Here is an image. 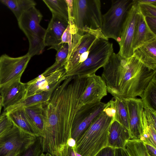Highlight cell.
Masks as SVG:
<instances>
[{
  "label": "cell",
  "instance_id": "obj_1",
  "mask_svg": "<svg viewBox=\"0 0 156 156\" xmlns=\"http://www.w3.org/2000/svg\"><path fill=\"white\" fill-rule=\"evenodd\" d=\"M88 76H67L43 103L44 122L40 137L41 153L52 156H67L68 139L79 108Z\"/></svg>",
  "mask_w": 156,
  "mask_h": 156
},
{
  "label": "cell",
  "instance_id": "obj_38",
  "mask_svg": "<svg viewBox=\"0 0 156 156\" xmlns=\"http://www.w3.org/2000/svg\"><path fill=\"white\" fill-rule=\"evenodd\" d=\"M144 144L150 155L151 156H156V147L150 144Z\"/></svg>",
  "mask_w": 156,
  "mask_h": 156
},
{
  "label": "cell",
  "instance_id": "obj_23",
  "mask_svg": "<svg viewBox=\"0 0 156 156\" xmlns=\"http://www.w3.org/2000/svg\"><path fill=\"white\" fill-rule=\"evenodd\" d=\"M0 2L11 10L17 20L23 13L36 5L33 0H0Z\"/></svg>",
  "mask_w": 156,
  "mask_h": 156
},
{
  "label": "cell",
  "instance_id": "obj_29",
  "mask_svg": "<svg viewBox=\"0 0 156 156\" xmlns=\"http://www.w3.org/2000/svg\"><path fill=\"white\" fill-rule=\"evenodd\" d=\"M125 149L129 156H151L144 143L140 139H130L126 143Z\"/></svg>",
  "mask_w": 156,
  "mask_h": 156
},
{
  "label": "cell",
  "instance_id": "obj_25",
  "mask_svg": "<svg viewBox=\"0 0 156 156\" xmlns=\"http://www.w3.org/2000/svg\"><path fill=\"white\" fill-rule=\"evenodd\" d=\"M141 98L144 108L156 111V75L150 81Z\"/></svg>",
  "mask_w": 156,
  "mask_h": 156
},
{
  "label": "cell",
  "instance_id": "obj_18",
  "mask_svg": "<svg viewBox=\"0 0 156 156\" xmlns=\"http://www.w3.org/2000/svg\"><path fill=\"white\" fill-rule=\"evenodd\" d=\"M131 138L129 131L118 122L114 121L109 129L107 146L125 148L126 143Z\"/></svg>",
  "mask_w": 156,
  "mask_h": 156
},
{
  "label": "cell",
  "instance_id": "obj_44",
  "mask_svg": "<svg viewBox=\"0 0 156 156\" xmlns=\"http://www.w3.org/2000/svg\"></svg>",
  "mask_w": 156,
  "mask_h": 156
},
{
  "label": "cell",
  "instance_id": "obj_6",
  "mask_svg": "<svg viewBox=\"0 0 156 156\" xmlns=\"http://www.w3.org/2000/svg\"><path fill=\"white\" fill-rule=\"evenodd\" d=\"M113 52V45L108 39L98 37L89 50L87 59L66 73L67 76H89L103 67Z\"/></svg>",
  "mask_w": 156,
  "mask_h": 156
},
{
  "label": "cell",
  "instance_id": "obj_37",
  "mask_svg": "<svg viewBox=\"0 0 156 156\" xmlns=\"http://www.w3.org/2000/svg\"><path fill=\"white\" fill-rule=\"evenodd\" d=\"M114 156H129L125 148H115Z\"/></svg>",
  "mask_w": 156,
  "mask_h": 156
},
{
  "label": "cell",
  "instance_id": "obj_28",
  "mask_svg": "<svg viewBox=\"0 0 156 156\" xmlns=\"http://www.w3.org/2000/svg\"><path fill=\"white\" fill-rule=\"evenodd\" d=\"M113 98L116 112L113 121L118 122L129 130L128 113L124 100L115 97Z\"/></svg>",
  "mask_w": 156,
  "mask_h": 156
},
{
  "label": "cell",
  "instance_id": "obj_26",
  "mask_svg": "<svg viewBox=\"0 0 156 156\" xmlns=\"http://www.w3.org/2000/svg\"><path fill=\"white\" fill-rule=\"evenodd\" d=\"M52 14H56L69 21L68 6L66 0H43Z\"/></svg>",
  "mask_w": 156,
  "mask_h": 156
},
{
  "label": "cell",
  "instance_id": "obj_3",
  "mask_svg": "<svg viewBox=\"0 0 156 156\" xmlns=\"http://www.w3.org/2000/svg\"><path fill=\"white\" fill-rule=\"evenodd\" d=\"M113 120L103 111L76 140V151L82 156H95L107 147L109 130Z\"/></svg>",
  "mask_w": 156,
  "mask_h": 156
},
{
  "label": "cell",
  "instance_id": "obj_22",
  "mask_svg": "<svg viewBox=\"0 0 156 156\" xmlns=\"http://www.w3.org/2000/svg\"><path fill=\"white\" fill-rule=\"evenodd\" d=\"M55 90L42 92L28 97L16 104L8 108L4 112H9L16 109L47 102L50 100Z\"/></svg>",
  "mask_w": 156,
  "mask_h": 156
},
{
  "label": "cell",
  "instance_id": "obj_30",
  "mask_svg": "<svg viewBox=\"0 0 156 156\" xmlns=\"http://www.w3.org/2000/svg\"><path fill=\"white\" fill-rule=\"evenodd\" d=\"M41 153V147L40 137L32 144L20 152L18 156H40Z\"/></svg>",
  "mask_w": 156,
  "mask_h": 156
},
{
  "label": "cell",
  "instance_id": "obj_20",
  "mask_svg": "<svg viewBox=\"0 0 156 156\" xmlns=\"http://www.w3.org/2000/svg\"><path fill=\"white\" fill-rule=\"evenodd\" d=\"M133 56L148 68L156 70V38L133 50Z\"/></svg>",
  "mask_w": 156,
  "mask_h": 156
},
{
  "label": "cell",
  "instance_id": "obj_43",
  "mask_svg": "<svg viewBox=\"0 0 156 156\" xmlns=\"http://www.w3.org/2000/svg\"><path fill=\"white\" fill-rule=\"evenodd\" d=\"M2 98L1 95H0V114L2 109Z\"/></svg>",
  "mask_w": 156,
  "mask_h": 156
},
{
  "label": "cell",
  "instance_id": "obj_17",
  "mask_svg": "<svg viewBox=\"0 0 156 156\" xmlns=\"http://www.w3.org/2000/svg\"><path fill=\"white\" fill-rule=\"evenodd\" d=\"M26 92L25 83L20 80L14 81L0 88L4 112L23 99Z\"/></svg>",
  "mask_w": 156,
  "mask_h": 156
},
{
  "label": "cell",
  "instance_id": "obj_36",
  "mask_svg": "<svg viewBox=\"0 0 156 156\" xmlns=\"http://www.w3.org/2000/svg\"><path fill=\"white\" fill-rule=\"evenodd\" d=\"M145 20L150 30L156 34V17H147Z\"/></svg>",
  "mask_w": 156,
  "mask_h": 156
},
{
  "label": "cell",
  "instance_id": "obj_7",
  "mask_svg": "<svg viewBox=\"0 0 156 156\" xmlns=\"http://www.w3.org/2000/svg\"><path fill=\"white\" fill-rule=\"evenodd\" d=\"M133 4V0L112 1L110 8L102 15L101 31L105 38L119 42L124 23Z\"/></svg>",
  "mask_w": 156,
  "mask_h": 156
},
{
  "label": "cell",
  "instance_id": "obj_16",
  "mask_svg": "<svg viewBox=\"0 0 156 156\" xmlns=\"http://www.w3.org/2000/svg\"><path fill=\"white\" fill-rule=\"evenodd\" d=\"M123 99L127 110L131 138L140 139L141 135L140 114L144 109L143 101L141 99L136 98Z\"/></svg>",
  "mask_w": 156,
  "mask_h": 156
},
{
  "label": "cell",
  "instance_id": "obj_40",
  "mask_svg": "<svg viewBox=\"0 0 156 156\" xmlns=\"http://www.w3.org/2000/svg\"><path fill=\"white\" fill-rule=\"evenodd\" d=\"M67 145L69 147L75 148L76 145V141L72 137L69 138L67 141Z\"/></svg>",
  "mask_w": 156,
  "mask_h": 156
},
{
  "label": "cell",
  "instance_id": "obj_24",
  "mask_svg": "<svg viewBox=\"0 0 156 156\" xmlns=\"http://www.w3.org/2000/svg\"><path fill=\"white\" fill-rule=\"evenodd\" d=\"M24 108L29 118L40 134L41 136L44 122L43 103L31 106Z\"/></svg>",
  "mask_w": 156,
  "mask_h": 156
},
{
  "label": "cell",
  "instance_id": "obj_33",
  "mask_svg": "<svg viewBox=\"0 0 156 156\" xmlns=\"http://www.w3.org/2000/svg\"><path fill=\"white\" fill-rule=\"evenodd\" d=\"M144 111L148 126L152 125L156 128V111L144 107Z\"/></svg>",
  "mask_w": 156,
  "mask_h": 156
},
{
  "label": "cell",
  "instance_id": "obj_5",
  "mask_svg": "<svg viewBox=\"0 0 156 156\" xmlns=\"http://www.w3.org/2000/svg\"><path fill=\"white\" fill-rule=\"evenodd\" d=\"M42 17L39 10L34 7L23 13L17 20L19 28L28 40L27 53L31 57L41 54L45 47L46 30L40 24Z\"/></svg>",
  "mask_w": 156,
  "mask_h": 156
},
{
  "label": "cell",
  "instance_id": "obj_21",
  "mask_svg": "<svg viewBox=\"0 0 156 156\" xmlns=\"http://www.w3.org/2000/svg\"><path fill=\"white\" fill-rule=\"evenodd\" d=\"M5 112L13 125L23 131L37 137L41 135L27 116L24 108Z\"/></svg>",
  "mask_w": 156,
  "mask_h": 156
},
{
  "label": "cell",
  "instance_id": "obj_19",
  "mask_svg": "<svg viewBox=\"0 0 156 156\" xmlns=\"http://www.w3.org/2000/svg\"><path fill=\"white\" fill-rule=\"evenodd\" d=\"M156 38V34L150 29L145 18L140 12L138 14L132 44L133 50Z\"/></svg>",
  "mask_w": 156,
  "mask_h": 156
},
{
  "label": "cell",
  "instance_id": "obj_42",
  "mask_svg": "<svg viewBox=\"0 0 156 156\" xmlns=\"http://www.w3.org/2000/svg\"><path fill=\"white\" fill-rule=\"evenodd\" d=\"M40 156H52L50 154L47 153H41L40 155Z\"/></svg>",
  "mask_w": 156,
  "mask_h": 156
},
{
  "label": "cell",
  "instance_id": "obj_13",
  "mask_svg": "<svg viewBox=\"0 0 156 156\" xmlns=\"http://www.w3.org/2000/svg\"><path fill=\"white\" fill-rule=\"evenodd\" d=\"M71 33L72 48L68 55L64 67L66 73L77 65L80 57L89 50L94 41L98 37L95 34L89 33L80 35L78 33L77 30Z\"/></svg>",
  "mask_w": 156,
  "mask_h": 156
},
{
  "label": "cell",
  "instance_id": "obj_41",
  "mask_svg": "<svg viewBox=\"0 0 156 156\" xmlns=\"http://www.w3.org/2000/svg\"><path fill=\"white\" fill-rule=\"evenodd\" d=\"M20 152H21L20 151H14L9 153L4 156H18Z\"/></svg>",
  "mask_w": 156,
  "mask_h": 156
},
{
  "label": "cell",
  "instance_id": "obj_27",
  "mask_svg": "<svg viewBox=\"0 0 156 156\" xmlns=\"http://www.w3.org/2000/svg\"><path fill=\"white\" fill-rule=\"evenodd\" d=\"M69 53V47L67 43L62 44L56 55L55 61L42 74L46 76L65 66Z\"/></svg>",
  "mask_w": 156,
  "mask_h": 156
},
{
  "label": "cell",
  "instance_id": "obj_39",
  "mask_svg": "<svg viewBox=\"0 0 156 156\" xmlns=\"http://www.w3.org/2000/svg\"><path fill=\"white\" fill-rule=\"evenodd\" d=\"M137 3L152 4L156 5L155 0H136Z\"/></svg>",
  "mask_w": 156,
  "mask_h": 156
},
{
  "label": "cell",
  "instance_id": "obj_32",
  "mask_svg": "<svg viewBox=\"0 0 156 156\" xmlns=\"http://www.w3.org/2000/svg\"><path fill=\"white\" fill-rule=\"evenodd\" d=\"M13 125L5 113L3 112L0 116V137L9 130Z\"/></svg>",
  "mask_w": 156,
  "mask_h": 156
},
{
  "label": "cell",
  "instance_id": "obj_12",
  "mask_svg": "<svg viewBox=\"0 0 156 156\" xmlns=\"http://www.w3.org/2000/svg\"><path fill=\"white\" fill-rule=\"evenodd\" d=\"M67 77L64 67L46 76L41 74L25 83L24 98L42 92L55 90Z\"/></svg>",
  "mask_w": 156,
  "mask_h": 156
},
{
  "label": "cell",
  "instance_id": "obj_11",
  "mask_svg": "<svg viewBox=\"0 0 156 156\" xmlns=\"http://www.w3.org/2000/svg\"><path fill=\"white\" fill-rule=\"evenodd\" d=\"M139 12L137 3L136 0H133V4L124 23L120 41L118 43L120 49L118 53L126 58H129L133 55L132 44Z\"/></svg>",
  "mask_w": 156,
  "mask_h": 156
},
{
  "label": "cell",
  "instance_id": "obj_10",
  "mask_svg": "<svg viewBox=\"0 0 156 156\" xmlns=\"http://www.w3.org/2000/svg\"><path fill=\"white\" fill-rule=\"evenodd\" d=\"M106 105V103L100 101L80 108L72 125L71 137L76 141L101 113Z\"/></svg>",
  "mask_w": 156,
  "mask_h": 156
},
{
  "label": "cell",
  "instance_id": "obj_34",
  "mask_svg": "<svg viewBox=\"0 0 156 156\" xmlns=\"http://www.w3.org/2000/svg\"><path fill=\"white\" fill-rule=\"evenodd\" d=\"M67 43L69 47V53H70L72 46V34L70 31L69 24L64 32L61 38V44Z\"/></svg>",
  "mask_w": 156,
  "mask_h": 156
},
{
  "label": "cell",
  "instance_id": "obj_14",
  "mask_svg": "<svg viewBox=\"0 0 156 156\" xmlns=\"http://www.w3.org/2000/svg\"><path fill=\"white\" fill-rule=\"evenodd\" d=\"M106 85L101 77L95 74L88 76L86 88L81 97L79 108L85 105L101 101L107 95Z\"/></svg>",
  "mask_w": 156,
  "mask_h": 156
},
{
  "label": "cell",
  "instance_id": "obj_15",
  "mask_svg": "<svg viewBox=\"0 0 156 156\" xmlns=\"http://www.w3.org/2000/svg\"><path fill=\"white\" fill-rule=\"evenodd\" d=\"M69 24L68 20L52 14V18L46 30L45 46H50L49 49H54L57 51L62 45L61 44L62 37Z\"/></svg>",
  "mask_w": 156,
  "mask_h": 156
},
{
  "label": "cell",
  "instance_id": "obj_31",
  "mask_svg": "<svg viewBox=\"0 0 156 156\" xmlns=\"http://www.w3.org/2000/svg\"><path fill=\"white\" fill-rule=\"evenodd\" d=\"M137 4L140 12L145 18L156 17V5L141 3H137Z\"/></svg>",
  "mask_w": 156,
  "mask_h": 156
},
{
  "label": "cell",
  "instance_id": "obj_2",
  "mask_svg": "<svg viewBox=\"0 0 156 156\" xmlns=\"http://www.w3.org/2000/svg\"><path fill=\"white\" fill-rule=\"evenodd\" d=\"M101 77L107 91L122 99L141 97L156 70L148 68L134 56L126 58L114 52L103 67Z\"/></svg>",
  "mask_w": 156,
  "mask_h": 156
},
{
  "label": "cell",
  "instance_id": "obj_8",
  "mask_svg": "<svg viewBox=\"0 0 156 156\" xmlns=\"http://www.w3.org/2000/svg\"><path fill=\"white\" fill-rule=\"evenodd\" d=\"M31 57L27 53L14 57L4 54L0 56V88L20 80Z\"/></svg>",
  "mask_w": 156,
  "mask_h": 156
},
{
  "label": "cell",
  "instance_id": "obj_4",
  "mask_svg": "<svg viewBox=\"0 0 156 156\" xmlns=\"http://www.w3.org/2000/svg\"><path fill=\"white\" fill-rule=\"evenodd\" d=\"M101 8L99 0H73V21L79 34L89 33L106 38L101 31Z\"/></svg>",
  "mask_w": 156,
  "mask_h": 156
},
{
  "label": "cell",
  "instance_id": "obj_35",
  "mask_svg": "<svg viewBox=\"0 0 156 156\" xmlns=\"http://www.w3.org/2000/svg\"><path fill=\"white\" fill-rule=\"evenodd\" d=\"M115 148L107 146L101 150L95 156H114Z\"/></svg>",
  "mask_w": 156,
  "mask_h": 156
},
{
  "label": "cell",
  "instance_id": "obj_9",
  "mask_svg": "<svg viewBox=\"0 0 156 156\" xmlns=\"http://www.w3.org/2000/svg\"><path fill=\"white\" fill-rule=\"evenodd\" d=\"M37 138L13 125L0 137V156L14 151L22 152L34 143Z\"/></svg>",
  "mask_w": 156,
  "mask_h": 156
}]
</instances>
